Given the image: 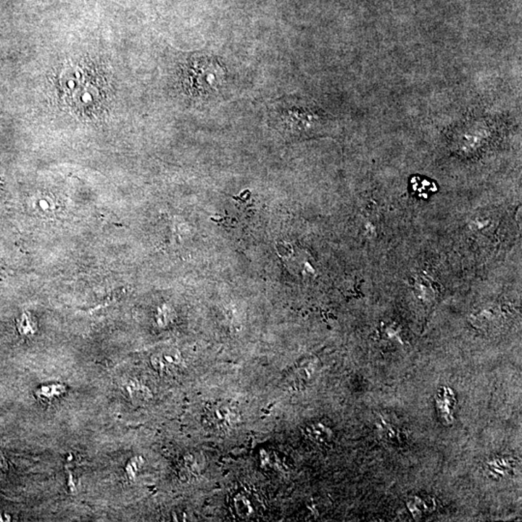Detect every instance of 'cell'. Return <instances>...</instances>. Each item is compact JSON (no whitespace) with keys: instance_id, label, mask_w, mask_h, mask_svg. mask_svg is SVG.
<instances>
[{"instance_id":"6da1fadb","label":"cell","mask_w":522,"mask_h":522,"mask_svg":"<svg viewBox=\"0 0 522 522\" xmlns=\"http://www.w3.org/2000/svg\"><path fill=\"white\" fill-rule=\"evenodd\" d=\"M330 122V116L302 99L282 98L271 104V125L291 139L318 134Z\"/></svg>"},{"instance_id":"7a4b0ae2","label":"cell","mask_w":522,"mask_h":522,"mask_svg":"<svg viewBox=\"0 0 522 522\" xmlns=\"http://www.w3.org/2000/svg\"><path fill=\"white\" fill-rule=\"evenodd\" d=\"M194 66L191 71L195 91L205 96L215 93L218 87L223 83L225 76L221 65L219 64L215 58L205 57H199Z\"/></svg>"},{"instance_id":"3957f363","label":"cell","mask_w":522,"mask_h":522,"mask_svg":"<svg viewBox=\"0 0 522 522\" xmlns=\"http://www.w3.org/2000/svg\"><path fill=\"white\" fill-rule=\"evenodd\" d=\"M181 364V357L178 352H166L159 353L152 357V365L155 370L162 373H174Z\"/></svg>"},{"instance_id":"277c9868","label":"cell","mask_w":522,"mask_h":522,"mask_svg":"<svg viewBox=\"0 0 522 522\" xmlns=\"http://www.w3.org/2000/svg\"><path fill=\"white\" fill-rule=\"evenodd\" d=\"M66 388L64 385L62 384H50L41 386V388L37 390L36 397L40 400H52L58 399L65 394Z\"/></svg>"},{"instance_id":"5b68a950","label":"cell","mask_w":522,"mask_h":522,"mask_svg":"<svg viewBox=\"0 0 522 522\" xmlns=\"http://www.w3.org/2000/svg\"><path fill=\"white\" fill-rule=\"evenodd\" d=\"M211 417H212V423L215 424L219 429L228 428L234 420L231 410L226 407L217 408Z\"/></svg>"},{"instance_id":"8992f818","label":"cell","mask_w":522,"mask_h":522,"mask_svg":"<svg viewBox=\"0 0 522 522\" xmlns=\"http://www.w3.org/2000/svg\"><path fill=\"white\" fill-rule=\"evenodd\" d=\"M18 330L23 336H29L36 332V323L29 313H23L18 320Z\"/></svg>"},{"instance_id":"52a82bcc","label":"cell","mask_w":522,"mask_h":522,"mask_svg":"<svg viewBox=\"0 0 522 522\" xmlns=\"http://www.w3.org/2000/svg\"><path fill=\"white\" fill-rule=\"evenodd\" d=\"M211 221H215V223L218 224V225L226 226H231V221L236 220H233V219H232L231 217H228V216H223V217H221L220 219L211 218Z\"/></svg>"},{"instance_id":"ba28073f","label":"cell","mask_w":522,"mask_h":522,"mask_svg":"<svg viewBox=\"0 0 522 522\" xmlns=\"http://www.w3.org/2000/svg\"><path fill=\"white\" fill-rule=\"evenodd\" d=\"M5 465H6V461H5V458L0 455V469H4Z\"/></svg>"}]
</instances>
